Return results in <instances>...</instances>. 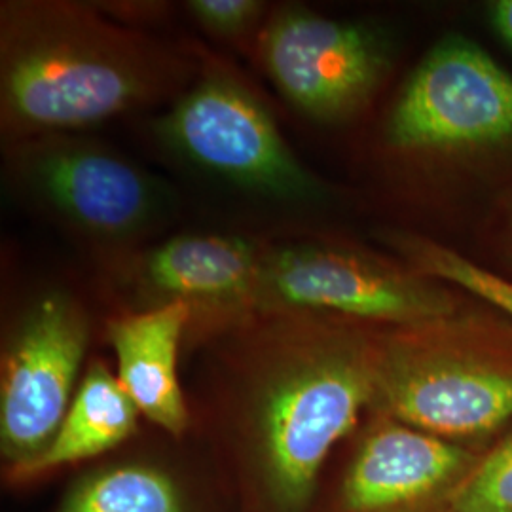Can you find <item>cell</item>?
I'll list each match as a JSON object with an SVG mask.
<instances>
[{
	"instance_id": "cell-17",
	"label": "cell",
	"mask_w": 512,
	"mask_h": 512,
	"mask_svg": "<svg viewBox=\"0 0 512 512\" xmlns=\"http://www.w3.org/2000/svg\"><path fill=\"white\" fill-rule=\"evenodd\" d=\"M188 10L205 31L217 37H241L260 19L264 4L258 0H192Z\"/></svg>"
},
{
	"instance_id": "cell-13",
	"label": "cell",
	"mask_w": 512,
	"mask_h": 512,
	"mask_svg": "<svg viewBox=\"0 0 512 512\" xmlns=\"http://www.w3.org/2000/svg\"><path fill=\"white\" fill-rule=\"evenodd\" d=\"M139 414L118 378L95 361L88 366L50 446L31 463L8 469L6 478L29 482L57 467L101 456L135 433Z\"/></svg>"
},
{
	"instance_id": "cell-1",
	"label": "cell",
	"mask_w": 512,
	"mask_h": 512,
	"mask_svg": "<svg viewBox=\"0 0 512 512\" xmlns=\"http://www.w3.org/2000/svg\"><path fill=\"white\" fill-rule=\"evenodd\" d=\"M173 65L141 37L67 2L0 10V114L12 143L69 135L158 99Z\"/></svg>"
},
{
	"instance_id": "cell-4",
	"label": "cell",
	"mask_w": 512,
	"mask_h": 512,
	"mask_svg": "<svg viewBox=\"0 0 512 512\" xmlns=\"http://www.w3.org/2000/svg\"><path fill=\"white\" fill-rule=\"evenodd\" d=\"M156 131L181 158L239 188L285 202H311L323 194L270 112L228 76L203 78L165 112Z\"/></svg>"
},
{
	"instance_id": "cell-8",
	"label": "cell",
	"mask_w": 512,
	"mask_h": 512,
	"mask_svg": "<svg viewBox=\"0 0 512 512\" xmlns=\"http://www.w3.org/2000/svg\"><path fill=\"white\" fill-rule=\"evenodd\" d=\"M10 173L55 217L93 238L145 234L167 207L162 184L109 148L71 135L14 143Z\"/></svg>"
},
{
	"instance_id": "cell-2",
	"label": "cell",
	"mask_w": 512,
	"mask_h": 512,
	"mask_svg": "<svg viewBox=\"0 0 512 512\" xmlns=\"http://www.w3.org/2000/svg\"><path fill=\"white\" fill-rule=\"evenodd\" d=\"M270 315L249 420L275 509L302 512L330 450L372 406L378 340L317 313Z\"/></svg>"
},
{
	"instance_id": "cell-6",
	"label": "cell",
	"mask_w": 512,
	"mask_h": 512,
	"mask_svg": "<svg viewBox=\"0 0 512 512\" xmlns=\"http://www.w3.org/2000/svg\"><path fill=\"white\" fill-rule=\"evenodd\" d=\"M385 135L412 152L512 143V74L469 38L444 37L406 80Z\"/></svg>"
},
{
	"instance_id": "cell-3",
	"label": "cell",
	"mask_w": 512,
	"mask_h": 512,
	"mask_svg": "<svg viewBox=\"0 0 512 512\" xmlns=\"http://www.w3.org/2000/svg\"><path fill=\"white\" fill-rule=\"evenodd\" d=\"M370 408L450 442L484 439L512 418V363L404 330L376 342Z\"/></svg>"
},
{
	"instance_id": "cell-14",
	"label": "cell",
	"mask_w": 512,
	"mask_h": 512,
	"mask_svg": "<svg viewBox=\"0 0 512 512\" xmlns=\"http://www.w3.org/2000/svg\"><path fill=\"white\" fill-rule=\"evenodd\" d=\"M55 512H184L177 486L160 471L129 465L88 476Z\"/></svg>"
},
{
	"instance_id": "cell-11",
	"label": "cell",
	"mask_w": 512,
	"mask_h": 512,
	"mask_svg": "<svg viewBox=\"0 0 512 512\" xmlns=\"http://www.w3.org/2000/svg\"><path fill=\"white\" fill-rule=\"evenodd\" d=\"M192 306L162 302L152 310L110 319L109 342L118 361V382L143 416L173 437L190 425L179 382V346Z\"/></svg>"
},
{
	"instance_id": "cell-16",
	"label": "cell",
	"mask_w": 512,
	"mask_h": 512,
	"mask_svg": "<svg viewBox=\"0 0 512 512\" xmlns=\"http://www.w3.org/2000/svg\"><path fill=\"white\" fill-rule=\"evenodd\" d=\"M450 512H512V433L480 456Z\"/></svg>"
},
{
	"instance_id": "cell-7",
	"label": "cell",
	"mask_w": 512,
	"mask_h": 512,
	"mask_svg": "<svg viewBox=\"0 0 512 512\" xmlns=\"http://www.w3.org/2000/svg\"><path fill=\"white\" fill-rule=\"evenodd\" d=\"M90 325L71 294L38 296L2 353L0 450L6 471L37 459L54 440L74 395Z\"/></svg>"
},
{
	"instance_id": "cell-9",
	"label": "cell",
	"mask_w": 512,
	"mask_h": 512,
	"mask_svg": "<svg viewBox=\"0 0 512 512\" xmlns=\"http://www.w3.org/2000/svg\"><path fill=\"white\" fill-rule=\"evenodd\" d=\"M275 88L311 120L340 122L365 105L389 67V40L359 21L277 10L258 40Z\"/></svg>"
},
{
	"instance_id": "cell-12",
	"label": "cell",
	"mask_w": 512,
	"mask_h": 512,
	"mask_svg": "<svg viewBox=\"0 0 512 512\" xmlns=\"http://www.w3.org/2000/svg\"><path fill=\"white\" fill-rule=\"evenodd\" d=\"M262 253L234 236H179L154 247L141 264V281L164 302L253 306Z\"/></svg>"
},
{
	"instance_id": "cell-5",
	"label": "cell",
	"mask_w": 512,
	"mask_h": 512,
	"mask_svg": "<svg viewBox=\"0 0 512 512\" xmlns=\"http://www.w3.org/2000/svg\"><path fill=\"white\" fill-rule=\"evenodd\" d=\"M253 308L329 311L414 329L450 317L456 304L423 275L344 249L296 243L262 253Z\"/></svg>"
},
{
	"instance_id": "cell-10",
	"label": "cell",
	"mask_w": 512,
	"mask_h": 512,
	"mask_svg": "<svg viewBox=\"0 0 512 512\" xmlns=\"http://www.w3.org/2000/svg\"><path fill=\"white\" fill-rule=\"evenodd\" d=\"M480 456L380 418L359 442L330 512H450Z\"/></svg>"
},
{
	"instance_id": "cell-18",
	"label": "cell",
	"mask_w": 512,
	"mask_h": 512,
	"mask_svg": "<svg viewBox=\"0 0 512 512\" xmlns=\"http://www.w3.org/2000/svg\"><path fill=\"white\" fill-rule=\"evenodd\" d=\"M492 21L499 35L512 46V0H497L492 4Z\"/></svg>"
},
{
	"instance_id": "cell-19",
	"label": "cell",
	"mask_w": 512,
	"mask_h": 512,
	"mask_svg": "<svg viewBox=\"0 0 512 512\" xmlns=\"http://www.w3.org/2000/svg\"><path fill=\"white\" fill-rule=\"evenodd\" d=\"M507 239H509V256H511L512 260V217L509 219V234H507Z\"/></svg>"
},
{
	"instance_id": "cell-15",
	"label": "cell",
	"mask_w": 512,
	"mask_h": 512,
	"mask_svg": "<svg viewBox=\"0 0 512 512\" xmlns=\"http://www.w3.org/2000/svg\"><path fill=\"white\" fill-rule=\"evenodd\" d=\"M391 243L412 264L416 274L452 283L512 317L511 279L494 274L467 256L459 255L431 239L395 234L391 236Z\"/></svg>"
}]
</instances>
